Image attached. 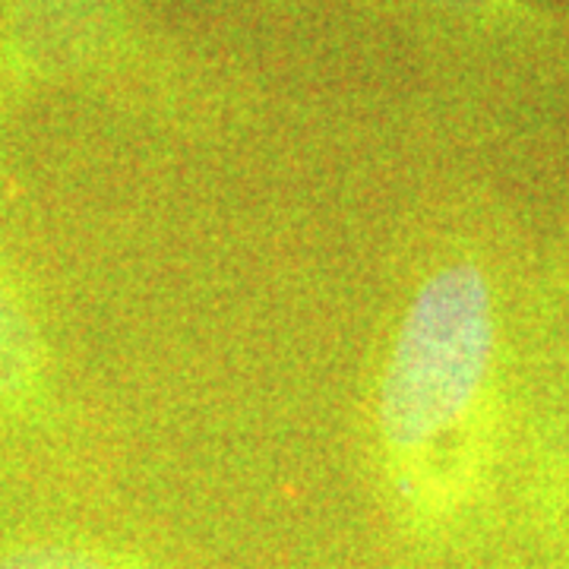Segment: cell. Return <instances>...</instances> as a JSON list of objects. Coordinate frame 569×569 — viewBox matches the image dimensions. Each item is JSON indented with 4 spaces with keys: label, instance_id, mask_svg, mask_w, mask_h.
I'll return each instance as SVG.
<instances>
[{
    "label": "cell",
    "instance_id": "cell-3",
    "mask_svg": "<svg viewBox=\"0 0 569 569\" xmlns=\"http://www.w3.org/2000/svg\"><path fill=\"white\" fill-rule=\"evenodd\" d=\"M0 569H142L114 553L82 548H26L0 560Z\"/></svg>",
    "mask_w": 569,
    "mask_h": 569
},
{
    "label": "cell",
    "instance_id": "cell-2",
    "mask_svg": "<svg viewBox=\"0 0 569 569\" xmlns=\"http://www.w3.org/2000/svg\"><path fill=\"white\" fill-rule=\"evenodd\" d=\"M44 389V348L20 295L0 282V408H36Z\"/></svg>",
    "mask_w": 569,
    "mask_h": 569
},
{
    "label": "cell",
    "instance_id": "cell-1",
    "mask_svg": "<svg viewBox=\"0 0 569 569\" xmlns=\"http://www.w3.org/2000/svg\"><path fill=\"white\" fill-rule=\"evenodd\" d=\"M493 361V301L471 263L437 269L408 307L380 389V437L418 500H430L433 462L466 433Z\"/></svg>",
    "mask_w": 569,
    "mask_h": 569
}]
</instances>
